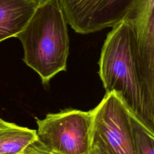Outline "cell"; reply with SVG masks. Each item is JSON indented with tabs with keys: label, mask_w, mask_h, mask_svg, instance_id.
<instances>
[{
	"label": "cell",
	"mask_w": 154,
	"mask_h": 154,
	"mask_svg": "<svg viewBox=\"0 0 154 154\" xmlns=\"http://www.w3.org/2000/svg\"><path fill=\"white\" fill-rule=\"evenodd\" d=\"M67 23L57 0H48L37 7L23 29L16 35L23 48V61L38 74L44 85L66 70Z\"/></svg>",
	"instance_id": "obj_2"
},
{
	"label": "cell",
	"mask_w": 154,
	"mask_h": 154,
	"mask_svg": "<svg viewBox=\"0 0 154 154\" xmlns=\"http://www.w3.org/2000/svg\"><path fill=\"white\" fill-rule=\"evenodd\" d=\"M91 151L93 154H111L102 141L94 135H92Z\"/></svg>",
	"instance_id": "obj_10"
},
{
	"label": "cell",
	"mask_w": 154,
	"mask_h": 154,
	"mask_svg": "<svg viewBox=\"0 0 154 154\" xmlns=\"http://www.w3.org/2000/svg\"><path fill=\"white\" fill-rule=\"evenodd\" d=\"M18 154H55L46 148L37 138Z\"/></svg>",
	"instance_id": "obj_9"
},
{
	"label": "cell",
	"mask_w": 154,
	"mask_h": 154,
	"mask_svg": "<svg viewBox=\"0 0 154 154\" xmlns=\"http://www.w3.org/2000/svg\"><path fill=\"white\" fill-rule=\"evenodd\" d=\"M132 126L138 154H154V131L150 129L134 115Z\"/></svg>",
	"instance_id": "obj_8"
},
{
	"label": "cell",
	"mask_w": 154,
	"mask_h": 154,
	"mask_svg": "<svg viewBox=\"0 0 154 154\" xmlns=\"http://www.w3.org/2000/svg\"><path fill=\"white\" fill-rule=\"evenodd\" d=\"M38 139L55 154H88L92 143L93 115L66 108L48 114L43 119L35 118Z\"/></svg>",
	"instance_id": "obj_3"
},
{
	"label": "cell",
	"mask_w": 154,
	"mask_h": 154,
	"mask_svg": "<svg viewBox=\"0 0 154 154\" xmlns=\"http://www.w3.org/2000/svg\"><path fill=\"white\" fill-rule=\"evenodd\" d=\"M99 66L106 93L117 94L130 111L154 131V66L141 57L129 19L117 23L108 34Z\"/></svg>",
	"instance_id": "obj_1"
},
{
	"label": "cell",
	"mask_w": 154,
	"mask_h": 154,
	"mask_svg": "<svg viewBox=\"0 0 154 154\" xmlns=\"http://www.w3.org/2000/svg\"><path fill=\"white\" fill-rule=\"evenodd\" d=\"M37 138L35 130L3 120L0 123V154H18Z\"/></svg>",
	"instance_id": "obj_7"
},
{
	"label": "cell",
	"mask_w": 154,
	"mask_h": 154,
	"mask_svg": "<svg viewBox=\"0 0 154 154\" xmlns=\"http://www.w3.org/2000/svg\"><path fill=\"white\" fill-rule=\"evenodd\" d=\"M139 0H57L70 26L80 34L113 27L124 20Z\"/></svg>",
	"instance_id": "obj_5"
},
{
	"label": "cell",
	"mask_w": 154,
	"mask_h": 154,
	"mask_svg": "<svg viewBox=\"0 0 154 154\" xmlns=\"http://www.w3.org/2000/svg\"><path fill=\"white\" fill-rule=\"evenodd\" d=\"M2 121H3V120H2V119L0 118V123H1V122H2Z\"/></svg>",
	"instance_id": "obj_13"
},
{
	"label": "cell",
	"mask_w": 154,
	"mask_h": 154,
	"mask_svg": "<svg viewBox=\"0 0 154 154\" xmlns=\"http://www.w3.org/2000/svg\"><path fill=\"white\" fill-rule=\"evenodd\" d=\"M32 1L35 2L37 4V5H41V4H43V3H45L48 0H32Z\"/></svg>",
	"instance_id": "obj_11"
},
{
	"label": "cell",
	"mask_w": 154,
	"mask_h": 154,
	"mask_svg": "<svg viewBox=\"0 0 154 154\" xmlns=\"http://www.w3.org/2000/svg\"><path fill=\"white\" fill-rule=\"evenodd\" d=\"M37 6L32 0H0V42L21 32Z\"/></svg>",
	"instance_id": "obj_6"
},
{
	"label": "cell",
	"mask_w": 154,
	"mask_h": 154,
	"mask_svg": "<svg viewBox=\"0 0 154 154\" xmlns=\"http://www.w3.org/2000/svg\"><path fill=\"white\" fill-rule=\"evenodd\" d=\"M92 135L100 138L111 154H138L132 126V116L114 92L105 96L93 109Z\"/></svg>",
	"instance_id": "obj_4"
},
{
	"label": "cell",
	"mask_w": 154,
	"mask_h": 154,
	"mask_svg": "<svg viewBox=\"0 0 154 154\" xmlns=\"http://www.w3.org/2000/svg\"><path fill=\"white\" fill-rule=\"evenodd\" d=\"M88 154H93V153L91 152V151H90V153H88Z\"/></svg>",
	"instance_id": "obj_12"
}]
</instances>
